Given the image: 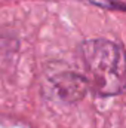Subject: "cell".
Wrapping results in <instances>:
<instances>
[{"label": "cell", "mask_w": 126, "mask_h": 128, "mask_svg": "<svg viewBox=\"0 0 126 128\" xmlns=\"http://www.w3.org/2000/svg\"><path fill=\"white\" fill-rule=\"evenodd\" d=\"M80 57L88 86L101 96H117L126 88V54L107 39L86 40Z\"/></svg>", "instance_id": "6da1fadb"}, {"label": "cell", "mask_w": 126, "mask_h": 128, "mask_svg": "<svg viewBox=\"0 0 126 128\" xmlns=\"http://www.w3.org/2000/svg\"><path fill=\"white\" fill-rule=\"evenodd\" d=\"M52 85L55 96L63 98L64 101H77L86 94L88 90L86 79L70 72L55 74L52 78Z\"/></svg>", "instance_id": "7a4b0ae2"}]
</instances>
